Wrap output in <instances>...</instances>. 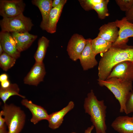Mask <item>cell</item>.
I'll use <instances>...</instances> for the list:
<instances>
[{
  "label": "cell",
  "instance_id": "6da1fadb",
  "mask_svg": "<svg viewBox=\"0 0 133 133\" xmlns=\"http://www.w3.org/2000/svg\"><path fill=\"white\" fill-rule=\"evenodd\" d=\"M133 62V46L127 44L112 46L103 54L98 67V80L106 79L114 67L123 61Z\"/></svg>",
  "mask_w": 133,
  "mask_h": 133
},
{
  "label": "cell",
  "instance_id": "7a4b0ae2",
  "mask_svg": "<svg viewBox=\"0 0 133 133\" xmlns=\"http://www.w3.org/2000/svg\"><path fill=\"white\" fill-rule=\"evenodd\" d=\"M83 106L85 113L90 116L96 133H106L105 120L107 107L104 100H98L92 90L85 99Z\"/></svg>",
  "mask_w": 133,
  "mask_h": 133
},
{
  "label": "cell",
  "instance_id": "3957f363",
  "mask_svg": "<svg viewBox=\"0 0 133 133\" xmlns=\"http://www.w3.org/2000/svg\"><path fill=\"white\" fill-rule=\"evenodd\" d=\"M98 81L100 86L106 87L118 101L120 105V112H125L126 102L130 93L133 90V82L116 77L104 80L98 79Z\"/></svg>",
  "mask_w": 133,
  "mask_h": 133
},
{
  "label": "cell",
  "instance_id": "277c9868",
  "mask_svg": "<svg viewBox=\"0 0 133 133\" xmlns=\"http://www.w3.org/2000/svg\"><path fill=\"white\" fill-rule=\"evenodd\" d=\"M0 111L7 126L8 133H20L25 122L26 115L21 108L13 104L5 103Z\"/></svg>",
  "mask_w": 133,
  "mask_h": 133
},
{
  "label": "cell",
  "instance_id": "5b68a950",
  "mask_svg": "<svg viewBox=\"0 0 133 133\" xmlns=\"http://www.w3.org/2000/svg\"><path fill=\"white\" fill-rule=\"evenodd\" d=\"M1 31L10 33L29 32L33 25L31 19L22 13L10 17H3L0 21Z\"/></svg>",
  "mask_w": 133,
  "mask_h": 133
},
{
  "label": "cell",
  "instance_id": "8992f818",
  "mask_svg": "<svg viewBox=\"0 0 133 133\" xmlns=\"http://www.w3.org/2000/svg\"><path fill=\"white\" fill-rule=\"evenodd\" d=\"M25 6L22 0H0V15L3 17H10L23 13Z\"/></svg>",
  "mask_w": 133,
  "mask_h": 133
},
{
  "label": "cell",
  "instance_id": "52a82bcc",
  "mask_svg": "<svg viewBox=\"0 0 133 133\" xmlns=\"http://www.w3.org/2000/svg\"><path fill=\"white\" fill-rule=\"evenodd\" d=\"M117 28L119 29L118 36L116 41L112 46H116L127 44L129 38L133 37V23L127 20L125 17L120 20L115 21Z\"/></svg>",
  "mask_w": 133,
  "mask_h": 133
},
{
  "label": "cell",
  "instance_id": "ba28073f",
  "mask_svg": "<svg viewBox=\"0 0 133 133\" xmlns=\"http://www.w3.org/2000/svg\"><path fill=\"white\" fill-rule=\"evenodd\" d=\"M86 42V39L82 35L76 33L72 36L68 42L67 48L70 59L75 61L79 59Z\"/></svg>",
  "mask_w": 133,
  "mask_h": 133
},
{
  "label": "cell",
  "instance_id": "9c48e42d",
  "mask_svg": "<svg viewBox=\"0 0 133 133\" xmlns=\"http://www.w3.org/2000/svg\"><path fill=\"white\" fill-rule=\"evenodd\" d=\"M113 77L133 82V62L130 61H125L116 65L113 68L107 79Z\"/></svg>",
  "mask_w": 133,
  "mask_h": 133
},
{
  "label": "cell",
  "instance_id": "30bf717a",
  "mask_svg": "<svg viewBox=\"0 0 133 133\" xmlns=\"http://www.w3.org/2000/svg\"><path fill=\"white\" fill-rule=\"evenodd\" d=\"M46 72L43 63H35L25 77L24 83L26 84L37 86L43 81Z\"/></svg>",
  "mask_w": 133,
  "mask_h": 133
},
{
  "label": "cell",
  "instance_id": "8fae6325",
  "mask_svg": "<svg viewBox=\"0 0 133 133\" xmlns=\"http://www.w3.org/2000/svg\"><path fill=\"white\" fill-rule=\"evenodd\" d=\"M21 103L28 108L31 112L32 116L30 121L33 124H36L42 120H48L49 115L43 107L35 104L31 100L25 98L21 100Z\"/></svg>",
  "mask_w": 133,
  "mask_h": 133
},
{
  "label": "cell",
  "instance_id": "7c38bea8",
  "mask_svg": "<svg viewBox=\"0 0 133 133\" xmlns=\"http://www.w3.org/2000/svg\"><path fill=\"white\" fill-rule=\"evenodd\" d=\"M86 40V45L79 59L84 70H87L93 68L98 63L95 58L96 55L92 48V39L88 38Z\"/></svg>",
  "mask_w": 133,
  "mask_h": 133
},
{
  "label": "cell",
  "instance_id": "4fadbf2b",
  "mask_svg": "<svg viewBox=\"0 0 133 133\" xmlns=\"http://www.w3.org/2000/svg\"><path fill=\"white\" fill-rule=\"evenodd\" d=\"M0 43L4 51L16 59L20 56V52L10 33L1 31L0 33Z\"/></svg>",
  "mask_w": 133,
  "mask_h": 133
},
{
  "label": "cell",
  "instance_id": "5bb4252c",
  "mask_svg": "<svg viewBox=\"0 0 133 133\" xmlns=\"http://www.w3.org/2000/svg\"><path fill=\"white\" fill-rule=\"evenodd\" d=\"M74 106V102L70 101L66 106L61 110L49 115L47 120L49 127L53 130L59 128L63 123L64 117Z\"/></svg>",
  "mask_w": 133,
  "mask_h": 133
},
{
  "label": "cell",
  "instance_id": "9a60e30c",
  "mask_svg": "<svg viewBox=\"0 0 133 133\" xmlns=\"http://www.w3.org/2000/svg\"><path fill=\"white\" fill-rule=\"evenodd\" d=\"M11 34L17 48L20 52L28 48L37 37V35L31 34L29 32H14Z\"/></svg>",
  "mask_w": 133,
  "mask_h": 133
},
{
  "label": "cell",
  "instance_id": "2e32d148",
  "mask_svg": "<svg viewBox=\"0 0 133 133\" xmlns=\"http://www.w3.org/2000/svg\"><path fill=\"white\" fill-rule=\"evenodd\" d=\"M111 126L119 133H133V117L119 116L113 121Z\"/></svg>",
  "mask_w": 133,
  "mask_h": 133
},
{
  "label": "cell",
  "instance_id": "e0dca14e",
  "mask_svg": "<svg viewBox=\"0 0 133 133\" xmlns=\"http://www.w3.org/2000/svg\"><path fill=\"white\" fill-rule=\"evenodd\" d=\"M98 36L112 44L114 43L118 36V31L115 21L109 22L102 25L99 29Z\"/></svg>",
  "mask_w": 133,
  "mask_h": 133
},
{
  "label": "cell",
  "instance_id": "ac0fdd59",
  "mask_svg": "<svg viewBox=\"0 0 133 133\" xmlns=\"http://www.w3.org/2000/svg\"><path fill=\"white\" fill-rule=\"evenodd\" d=\"M52 0H33L32 3L39 8L41 14L42 20L40 27L42 29L45 30L48 25L49 16L52 9Z\"/></svg>",
  "mask_w": 133,
  "mask_h": 133
},
{
  "label": "cell",
  "instance_id": "d6986e66",
  "mask_svg": "<svg viewBox=\"0 0 133 133\" xmlns=\"http://www.w3.org/2000/svg\"><path fill=\"white\" fill-rule=\"evenodd\" d=\"M67 0L58 6L52 8L50 13L47 26L46 31L48 33H53L55 32L57 24L61 15L63 7Z\"/></svg>",
  "mask_w": 133,
  "mask_h": 133
},
{
  "label": "cell",
  "instance_id": "ffe728a7",
  "mask_svg": "<svg viewBox=\"0 0 133 133\" xmlns=\"http://www.w3.org/2000/svg\"><path fill=\"white\" fill-rule=\"evenodd\" d=\"M112 44L111 43L98 36L91 41L92 48L96 55L104 53L111 47Z\"/></svg>",
  "mask_w": 133,
  "mask_h": 133
},
{
  "label": "cell",
  "instance_id": "44dd1931",
  "mask_svg": "<svg viewBox=\"0 0 133 133\" xmlns=\"http://www.w3.org/2000/svg\"><path fill=\"white\" fill-rule=\"evenodd\" d=\"M19 88L18 85L16 83H11L9 86L6 88L0 87V98L4 104L11 96L17 95L23 99H25V96L19 94Z\"/></svg>",
  "mask_w": 133,
  "mask_h": 133
},
{
  "label": "cell",
  "instance_id": "7402d4cb",
  "mask_svg": "<svg viewBox=\"0 0 133 133\" xmlns=\"http://www.w3.org/2000/svg\"><path fill=\"white\" fill-rule=\"evenodd\" d=\"M49 42L50 40L44 36H42L39 39L38 41L37 48L34 55L35 62L43 63Z\"/></svg>",
  "mask_w": 133,
  "mask_h": 133
},
{
  "label": "cell",
  "instance_id": "603a6c76",
  "mask_svg": "<svg viewBox=\"0 0 133 133\" xmlns=\"http://www.w3.org/2000/svg\"><path fill=\"white\" fill-rule=\"evenodd\" d=\"M16 59L4 52L0 55V66L4 71H6L15 64Z\"/></svg>",
  "mask_w": 133,
  "mask_h": 133
},
{
  "label": "cell",
  "instance_id": "cb8c5ba5",
  "mask_svg": "<svg viewBox=\"0 0 133 133\" xmlns=\"http://www.w3.org/2000/svg\"><path fill=\"white\" fill-rule=\"evenodd\" d=\"M109 1V0H102V1L95 5L93 8L97 13L99 18L102 19L109 16V14L107 6Z\"/></svg>",
  "mask_w": 133,
  "mask_h": 133
},
{
  "label": "cell",
  "instance_id": "d4e9b609",
  "mask_svg": "<svg viewBox=\"0 0 133 133\" xmlns=\"http://www.w3.org/2000/svg\"><path fill=\"white\" fill-rule=\"evenodd\" d=\"M102 0H79L83 8L86 11L93 9L95 5L100 3Z\"/></svg>",
  "mask_w": 133,
  "mask_h": 133
},
{
  "label": "cell",
  "instance_id": "484cf974",
  "mask_svg": "<svg viewBox=\"0 0 133 133\" xmlns=\"http://www.w3.org/2000/svg\"><path fill=\"white\" fill-rule=\"evenodd\" d=\"M115 1L120 10L125 12L128 11L133 5V0H116Z\"/></svg>",
  "mask_w": 133,
  "mask_h": 133
},
{
  "label": "cell",
  "instance_id": "4316f807",
  "mask_svg": "<svg viewBox=\"0 0 133 133\" xmlns=\"http://www.w3.org/2000/svg\"><path fill=\"white\" fill-rule=\"evenodd\" d=\"M133 112V90L130 93L125 104V111L126 114Z\"/></svg>",
  "mask_w": 133,
  "mask_h": 133
},
{
  "label": "cell",
  "instance_id": "83f0119b",
  "mask_svg": "<svg viewBox=\"0 0 133 133\" xmlns=\"http://www.w3.org/2000/svg\"><path fill=\"white\" fill-rule=\"evenodd\" d=\"M125 17L128 21L133 23V5L128 11L125 12Z\"/></svg>",
  "mask_w": 133,
  "mask_h": 133
},
{
  "label": "cell",
  "instance_id": "f1b7e54d",
  "mask_svg": "<svg viewBox=\"0 0 133 133\" xmlns=\"http://www.w3.org/2000/svg\"><path fill=\"white\" fill-rule=\"evenodd\" d=\"M65 0H54L52 1V8H54L56 7L63 2Z\"/></svg>",
  "mask_w": 133,
  "mask_h": 133
},
{
  "label": "cell",
  "instance_id": "f546056e",
  "mask_svg": "<svg viewBox=\"0 0 133 133\" xmlns=\"http://www.w3.org/2000/svg\"><path fill=\"white\" fill-rule=\"evenodd\" d=\"M10 84L9 81L8 80L0 82V87L3 88H7L9 86Z\"/></svg>",
  "mask_w": 133,
  "mask_h": 133
},
{
  "label": "cell",
  "instance_id": "4dcf8cb0",
  "mask_svg": "<svg viewBox=\"0 0 133 133\" xmlns=\"http://www.w3.org/2000/svg\"><path fill=\"white\" fill-rule=\"evenodd\" d=\"M8 80V76L7 74L3 73L0 75V82H2Z\"/></svg>",
  "mask_w": 133,
  "mask_h": 133
},
{
  "label": "cell",
  "instance_id": "1f68e13d",
  "mask_svg": "<svg viewBox=\"0 0 133 133\" xmlns=\"http://www.w3.org/2000/svg\"><path fill=\"white\" fill-rule=\"evenodd\" d=\"M6 124L3 126L0 127V133H8V131L6 130Z\"/></svg>",
  "mask_w": 133,
  "mask_h": 133
},
{
  "label": "cell",
  "instance_id": "d6a6232c",
  "mask_svg": "<svg viewBox=\"0 0 133 133\" xmlns=\"http://www.w3.org/2000/svg\"><path fill=\"white\" fill-rule=\"evenodd\" d=\"M94 128V127L93 125L88 127L85 130L84 133H91V132Z\"/></svg>",
  "mask_w": 133,
  "mask_h": 133
},
{
  "label": "cell",
  "instance_id": "836d02e7",
  "mask_svg": "<svg viewBox=\"0 0 133 133\" xmlns=\"http://www.w3.org/2000/svg\"><path fill=\"white\" fill-rule=\"evenodd\" d=\"M4 52L2 47L0 43V55H1Z\"/></svg>",
  "mask_w": 133,
  "mask_h": 133
},
{
  "label": "cell",
  "instance_id": "e575fe53",
  "mask_svg": "<svg viewBox=\"0 0 133 133\" xmlns=\"http://www.w3.org/2000/svg\"><path fill=\"white\" fill-rule=\"evenodd\" d=\"M71 133H76V132H71Z\"/></svg>",
  "mask_w": 133,
  "mask_h": 133
},
{
  "label": "cell",
  "instance_id": "d590c367",
  "mask_svg": "<svg viewBox=\"0 0 133 133\" xmlns=\"http://www.w3.org/2000/svg\"><path fill=\"white\" fill-rule=\"evenodd\" d=\"M132 117H133V115Z\"/></svg>",
  "mask_w": 133,
  "mask_h": 133
}]
</instances>
